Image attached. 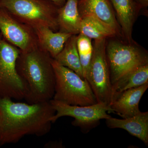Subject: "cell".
I'll use <instances>...</instances> for the list:
<instances>
[{
    "label": "cell",
    "instance_id": "6da1fadb",
    "mask_svg": "<svg viewBox=\"0 0 148 148\" xmlns=\"http://www.w3.org/2000/svg\"><path fill=\"white\" fill-rule=\"evenodd\" d=\"M55 112L50 101L29 104L0 98V146L18 143L26 135H46Z\"/></svg>",
    "mask_w": 148,
    "mask_h": 148
},
{
    "label": "cell",
    "instance_id": "7a4b0ae2",
    "mask_svg": "<svg viewBox=\"0 0 148 148\" xmlns=\"http://www.w3.org/2000/svg\"><path fill=\"white\" fill-rule=\"evenodd\" d=\"M52 58L40 46L29 51H20L16 69L28 87L25 99L27 103L34 104L53 99L56 79Z\"/></svg>",
    "mask_w": 148,
    "mask_h": 148
},
{
    "label": "cell",
    "instance_id": "3957f363",
    "mask_svg": "<svg viewBox=\"0 0 148 148\" xmlns=\"http://www.w3.org/2000/svg\"><path fill=\"white\" fill-rule=\"evenodd\" d=\"M0 7L33 29L47 27L58 32V8L49 0H0Z\"/></svg>",
    "mask_w": 148,
    "mask_h": 148
},
{
    "label": "cell",
    "instance_id": "277c9868",
    "mask_svg": "<svg viewBox=\"0 0 148 148\" xmlns=\"http://www.w3.org/2000/svg\"><path fill=\"white\" fill-rule=\"evenodd\" d=\"M55 73V92L53 99L71 106H87L98 103L87 81L73 71L60 65L52 58Z\"/></svg>",
    "mask_w": 148,
    "mask_h": 148
},
{
    "label": "cell",
    "instance_id": "5b68a950",
    "mask_svg": "<svg viewBox=\"0 0 148 148\" xmlns=\"http://www.w3.org/2000/svg\"><path fill=\"white\" fill-rule=\"evenodd\" d=\"M115 37L106 41V55L112 86L125 74L148 64L147 51L135 41L129 42Z\"/></svg>",
    "mask_w": 148,
    "mask_h": 148
},
{
    "label": "cell",
    "instance_id": "8992f818",
    "mask_svg": "<svg viewBox=\"0 0 148 148\" xmlns=\"http://www.w3.org/2000/svg\"><path fill=\"white\" fill-rule=\"evenodd\" d=\"M20 52L3 37L0 39V98L21 100L27 97L28 87L16 69Z\"/></svg>",
    "mask_w": 148,
    "mask_h": 148
},
{
    "label": "cell",
    "instance_id": "52a82bcc",
    "mask_svg": "<svg viewBox=\"0 0 148 148\" xmlns=\"http://www.w3.org/2000/svg\"><path fill=\"white\" fill-rule=\"evenodd\" d=\"M107 39L95 40L92 59L85 79L98 103L109 106L112 99V84L106 55Z\"/></svg>",
    "mask_w": 148,
    "mask_h": 148
},
{
    "label": "cell",
    "instance_id": "ba28073f",
    "mask_svg": "<svg viewBox=\"0 0 148 148\" xmlns=\"http://www.w3.org/2000/svg\"><path fill=\"white\" fill-rule=\"evenodd\" d=\"M49 101L56 111L51 119L52 123L62 117H71L74 119L72 124L79 127L84 133H88L97 127L101 120H106L111 116L108 113H112V110L103 103L87 106H71L53 99Z\"/></svg>",
    "mask_w": 148,
    "mask_h": 148
},
{
    "label": "cell",
    "instance_id": "9c48e42d",
    "mask_svg": "<svg viewBox=\"0 0 148 148\" xmlns=\"http://www.w3.org/2000/svg\"><path fill=\"white\" fill-rule=\"evenodd\" d=\"M0 33L4 39L21 51H29L39 46L34 29L1 7Z\"/></svg>",
    "mask_w": 148,
    "mask_h": 148
},
{
    "label": "cell",
    "instance_id": "30bf717a",
    "mask_svg": "<svg viewBox=\"0 0 148 148\" xmlns=\"http://www.w3.org/2000/svg\"><path fill=\"white\" fill-rule=\"evenodd\" d=\"M148 88V83L130 88L114 95L109 105L112 113L123 118L130 117L140 113L139 103Z\"/></svg>",
    "mask_w": 148,
    "mask_h": 148
},
{
    "label": "cell",
    "instance_id": "8fae6325",
    "mask_svg": "<svg viewBox=\"0 0 148 148\" xmlns=\"http://www.w3.org/2000/svg\"><path fill=\"white\" fill-rule=\"evenodd\" d=\"M78 6L81 17L94 16L110 26L119 36H121V27L109 0H79Z\"/></svg>",
    "mask_w": 148,
    "mask_h": 148
},
{
    "label": "cell",
    "instance_id": "7c38bea8",
    "mask_svg": "<svg viewBox=\"0 0 148 148\" xmlns=\"http://www.w3.org/2000/svg\"><path fill=\"white\" fill-rule=\"evenodd\" d=\"M113 8L117 21L125 40L134 42L132 31L140 9L132 0H109Z\"/></svg>",
    "mask_w": 148,
    "mask_h": 148
},
{
    "label": "cell",
    "instance_id": "4fadbf2b",
    "mask_svg": "<svg viewBox=\"0 0 148 148\" xmlns=\"http://www.w3.org/2000/svg\"><path fill=\"white\" fill-rule=\"evenodd\" d=\"M107 126L110 128H121L140 139L148 145V112L140 113L123 119L110 117L106 119Z\"/></svg>",
    "mask_w": 148,
    "mask_h": 148
},
{
    "label": "cell",
    "instance_id": "5bb4252c",
    "mask_svg": "<svg viewBox=\"0 0 148 148\" xmlns=\"http://www.w3.org/2000/svg\"><path fill=\"white\" fill-rule=\"evenodd\" d=\"M79 0H67L63 6L58 8L57 22L58 32L72 35L79 34L82 17L78 10Z\"/></svg>",
    "mask_w": 148,
    "mask_h": 148
},
{
    "label": "cell",
    "instance_id": "9a60e30c",
    "mask_svg": "<svg viewBox=\"0 0 148 148\" xmlns=\"http://www.w3.org/2000/svg\"><path fill=\"white\" fill-rule=\"evenodd\" d=\"M39 45L54 58L63 49L71 34L60 32H53L47 27H41L34 29Z\"/></svg>",
    "mask_w": 148,
    "mask_h": 148
},
{
    "label": "cell",
    "instance_id": "2e32d148",
    "mask_svg": "<svg viewBox=\"0 0 148 148\" xmlns=\"http://www.w3.org/2000/svg\"><path fill=\"white\" fill-rule=\"evenodd\" d=\"M79 34L94 40L107 39L119 36L110 26L92 16L82 17Z\"/></svg>",
    "mask_w": 148,
    "mask_h": 148
},
{
    "label": "cell",
    "instance_id": "e0dca14e",
    "mask_svg": "<svg viewBox=\"0 0 148 148\" xmlns=\"http://www.w3.org/2000/svg\"><path fill=\"white\" fill-rule=\"evenodd\" d=\"M147 83H148V64L132 69L122 76L112 86V98L124 90Z\"/></svg>",
    "mask_w": 148,
    "mask_h": 148
},
{
    "label": "cell",
    "instance_id": "ac0fdd59",
    "mask_svg": "<svg viewBox=\"0 0 148 148\" xmlns=\"http://www.w3.org/2000/svg\"><path fill=\"white\" fill-rule=\"evenodd\" d=\"M77 35H72L63 49L53 58L58 64L73 71L85 79L77 46Z\"/></svg>",
    "mask_w": 148,
    "mask_h": 148
},
{
    "label": "cell",
    "instance_id": "d6986e66",
    "mask_svg": "<svg viewBox=\"0 0 148 148\" xmlns=\"http://www.w3.org/2000/svg\"><path fill=\"white\" fill-rule=\"evenodd\" d=\"M77 46L84 77L85 79L93 54V44L91 39L82 34H78L77 35Z\"/></svg>",
    "mask_w": 148,
    "mask_h": 148
},
{
    "label": "cell",
    "instance_id": "ffe728a7",
    "mask_svg": "<svg viewBox=\"0 0 148 148\" xmlns=\"http://www.w3.org/2000/svg\"><path fill=\"white\" fill-rule=\"evenodd\" d=\"M139 8L140 10L147 8L148 6V0H132Z\"/></svg>",
    "mask_w": 148,
    "mask_h": 148
},
{
    "label": "cell",
    "instance_id": "44dd1931",
    "mask_svg": "<svg viewBox=\"0 0 148 148\" xmlns=\"http://www.w3.org/2000/svg\"><path fill=\"white\" fill-rule=\"evenodd\" d=\"M53 3L58 8L63 6L65 4L67 0H49Z\"/></svg>",
    "mask_w": 148,
    "mask_h": 148
},
{
    "label": "cell",
    "instance_id": "7402d4cb",
    "mask_svg": "<svg viewBox=\"0 0 148 148\" xmlns=\"http://www.w3.org/2000/svg\"><path fill=\"white\" fill-rule=\"evenodd\" d=\"M2 38V36L1 34V33H0V39L1 38Z\"/></svg>",
    "mask_w": 148,
    "mask_h": 148
}]
</instances>
